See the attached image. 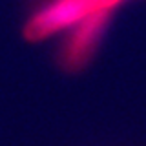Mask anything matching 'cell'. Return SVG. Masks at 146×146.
I'll use <instances>...</instances> for the list:
<instances>
[{"label": "cell", "instance_id": "obj_1", "mask_svg": "<svg viewBox=\"0 0 146 146\" xmlns=\"http://www.w3.org/2000/svg\"><path fill=\"white\" fill-rule=\"evenodd\" d=\"M124 0H46L26 27L27 38L40 40L57 31L73 27L93 15H111Z\"/></svg>", "mask_w": 146, "mask_h": 146}, {"label": "cell", "instance_id": "obj_2", "mask_svg": "<svg viewBox=\"0 0 146 146\" xmlns=\"http://www.w3.org/2000/svg\"><path fill=\"white\" fill-rule=\"evenodd\" d=\"M108 18L110 15L100 13V15L84 18L79 24L73 26L71 33L62 48V55H60L62 62L70 70L82 66L90 58V55L93 53V49L97 48L100 36H102V31L106 29Z\"/></svg>", "mask_w": 146, "mask_h": 146}]
</instances>
